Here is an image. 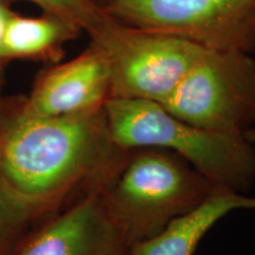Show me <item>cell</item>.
<instances>
[{
	"instance_id": "obj_1",
	"label": "cell",
	"mask_w": 255,
	"mask_h": 255,
	"mask_svg": "<svg viewBox=\"0 0 255 255\" xmlns=\"http://www.w3.org/2000/svg\"><path fill=\"white\" fill-rule=\"evenodd\" d=\"M130 149L111 136L104 109L76 116L27 115L0 102V180L32 219L77 191L102 189Z\"/></svg>"
},
{
	"instance_id": "obj_2",
	"label": "cell",
	"mask_w": 255,
	"mask_h": 255,
	"mask_svg": "<svg viewBox=\"0 0 255 255\" xmlns=\"http://www.w3.org/2000/svg\"><path fill=\"white\" fill-rule=\"evenodd\" d=\"M104 113L111 136L122 148L171 151L215 186L239 193L255 182V145L245 135L184 122L151 101L111 98Z\"/></svg>"
},
{
	"instance_id": "obj_3",
	"label": "cell",
	"mask_w": 255,
	"mask_h": 255,
	"mask_svg": "<svg viewBox=\"0 0 255 255\" xmlns=\"http://www.w3.org/2000/svg\"><path fill=\"white\" fill-rule=\"evenodd\" d=\"M216 188L174 152L136 148L101 194L113 221L136 246L195 208Z\"/></svg>"
},
{
	"instance_id": "obj_4",
	"label": "cell",
	"mask_w": 255,
	"mask_h": 255,
	"mask_svg": "<svg viewBox=\"0 0 255 255\" xmlns=\"http://www.w3.org/2000/svg\"><path fill=\"white\" fill-rule=\"evenodd\" d=\"M87 34L109 65L111 98L164 103L205 50L174 34L110 15Z\"/></svg>"
},
{
	"instance_id": "obj_5",
	"label": "cell",
	"mask_w": 255,
	"mask_h": 255,
	"mask_svg": "<svg viewBox=\"0 0 255 255\" xmlns=\"http://www.w3.org/2000/svg\"><path fill=\"white\" fill-rule=\"evenodd\" d=\"M161 105L194 126L246 135L255 127V56L205 49Z\"/></svg>"
},
{
	"instance_id": "obj_6",
	"label": "cell",
	"mask_w": 255,
	"mask_h": 255,
	"mask_svg": "<svg viewBox=\"0 0 255 255\" xmlns=\"http://www.w3.org/2000/svg\"><path fill=\"white\" fill-rule=\"evenodd\" d=\"M108 15L203 49L255 56V0H109Z\"/></svg>"
},
{
	"instance_id": "obj_7",
	"label": "cell",
	"mask_w": 255,
	"mask_h": 255,
	"mask_svg": "<svg viewBox=\"0 0 255 255\" xmlns=\"http://www.w3.org/2000/svg\"><path fill=\"white\" fill-rule=\"evenodd\" d=\"M133 247L96 189L21 238L9 255H132Z\"/></svg>"
},
{
	"instance_id": "obj_8",
	"label": "cell",
	"mask_w": 255,
	"mask_h": 255,
	"mask_svg": "<svg viewBox=\"0 0 255 255\" xmlns=\"http://www.w3.org/2000/svg\"><path fill=\"white\" fill-rule=\"evenodd\" d=\"M110 98L109 65L102 51L89 43L72 59L43 70L30 94L15 101L27 115L63 117L103 110Z\"/></svg>"
},
{
	"instance_id": "obj_9",
	"label": "cell",
	"mask_w": 255,
	"mask_h": 255,
	"mask_svg": "<svg viewBox=\"0 0 255 255\" xmlns=\"http://www.w3.org/2000/svg\"><path fill=\"white\" fill-rule=\"evenodd\" d=\"M255 209V197L218 187L195 208L169 222L162 232L133 247L132 255H194L206 234L229 213Z\"/></svg>"
},
{
	"instance_id": "obj_10",
	"label": "cell",
	"mask_w": 255,
	"mask_h": 255,
	"mask_svg": "<svg viewBox=\"0 0 255 255\" xmlns=\"http://www.w3.org/2000/svg\"><path fill=\"white\" fill-rule=\"evenodd\" d=\"M84 33L68 19L49 13L23 15L14 12L5 30L2 56L5 63L13 59L58 63L64 45Z\"/></svg>"
},
{
	"instance_id": "obj_11",
	"label": "cell",
	"mask_w": 255,
	"mask_h": 255,
	"mask_svg": "<svg viewBox=\"0 0 255 255\" xmlns=\"http://www.w3.org/2000/svg\"><path fill=\"white\" fill-rule=\"evenodd\" d=\"M28 1L38 6L44 13H49L71 20L82 27L84 33L105 20L109 15L96 0H5Z\"/></svg>"
},
{
	"instance_id": "obj_12",
	"label": "cell",
	"mask_w": 255,
	"mask_h": 255,
	"mask_svg": "<svg viewBox=\"0 0 255 255\" xmlns=\"http://www.w3.org/2000/svg\"><path fill=\"white\" fill-rule=\"evenodd\" d=\"M28 220H32L30 213L0 180V255L13 251L20 240L19 232Z\"/></svg>"
},
{
	"instance_id": "obj_13",
	"label": "cell",
	"mask_w": 255,
	"mask_h": 255,
	"mask_svg": "<svg viewBox=\"0 0 255 255\" xmlns=\"http://www.w3.org/2000/svg\"><path fill=\"white\" fill-rule=\"evenodd\" d=\"M14 13L13 9L11 8V4H8L5 0H0V102L2 101L1 98V90L2 84H4V65L5 60L2 56V46H4V36L5 30L7 26V23L12 14Z\"/></svg>"
},
{
	"instance_id": "obj_14",
	"label": "cell",
	"mask_w": 255,
	"mask_h": 255,
	"mask_svg": "<svg viewBox=\"0 0 255 255\" xmlns=\"http://www.w3.org/2000/svg\"><path fill=\"white\" fill-rule=\"evenodd\" d=\"M245 136H246V138L252 143V144L255 145V127L252 128L251 130H248Z\"/></svg>"
},
{
	"instance_id": "obj_15",
	"label": "cell",
	"mask_w": 255,
	"mask_h": 255,
	"mask_svg": "<svg viewBox=\"0 0 255 255\" xmlns=\"http://www.w3.org/2000/svg\"><path fill=\"white\" fill-rule=\"evenodd\" d=\"M96 1H97L98 4H100V5L102 6V7H104V5L107 4V2L109 1V0H96Z\"/></svg>"
}]
</instances>
